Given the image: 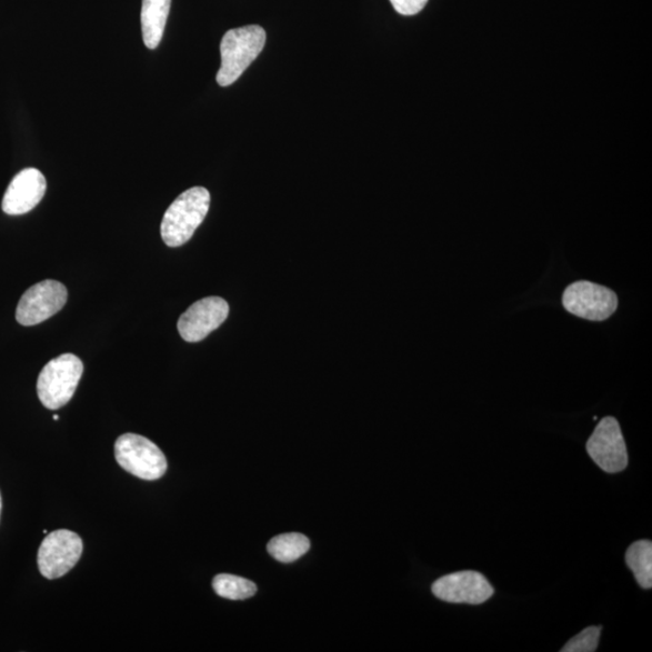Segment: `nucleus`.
Wrapping results in <instances>:
<instances>
[{
  "instance_id": "1",
  "label": "nucleus",
  "mask_w": 652,
  "mask_h": 652,
  "mask_svg": "<svg viewBox=\"0 0 652 652\" xmlns=\"http://www.w3.org/2000/svg\"><path fill=\"white\" fill-rule=\"evenodd\" d=\"M211 193L204 188H191L182 193L165 211L161 235L165 244L177 248L191 240L210 211Z\"/></svg>"
},
{
  "instance_id": "2",
  "label": "nucleus",
  "mask_w": 652,
  "mask_h": 652,
  "mask_svg": "<svg viewBox=\"0 0 652 652\" xmlns=\"http://www.w3.org/2000/svg\"><path fill=\"white\" fill-rule=\"evenodd\" d=\"M267 43V32L257 24L230 30L220 44L221 67L217 74L220 87H230L251 66Z\"/></svg>"
},
{
  "instance_id": "3",
  "label": "nucleus",
  "mask_w": 652,
  "mask_h": 652,
  "mask_svg": "<svg viewBox=\"0 0 652 652\" xmlns=\"http://www.w3.org/2000/svg\"><path fill=\"white\" fill-rule=\"evenodd\" d=\"M84 372V364L71 353L62 354L41 370L38 382V397L49 410H59L73 398Z\"/></svg>"
},
{
  "instance_id": "4",
  "label": "nucleus",
  "mask_w": 652,
  "mask_h": 652,
  "mask_svg": "<svg viewBox=\"0 0 652 652\" xmlns=\"http://www.w3.org/2000/svg\"><path fill=\"white\" fill-rule=\"evenodd\" d=\"M114 451L119 465L142 480H159L168 471V460L163 452L142 435H121L116 442Z\"/></svg>"
},
{
  "instance_id": "5",
  "label": "nucleus",
  "mask_w": 652,
  "mask_h": 652,
  "mask_svg": "<svg viewBox=\"0 0 652 652\" xmlns=\"http://www.w3.org/2000/svg\"><path fill=\"white\" fill-rule=\"evenodd\" d=\"M84 544L71 531L59 530L47 535L38 551V566L41 575L49 580L66 575L79 562Z\"/></svg>"
},
{
  "instance_id": "6",
  "label": "nucleus",
  "mask_w": 652,
  "mask_h": 652,
  "mask_svg": "<svg viewBox=\"0 0 652 652\" xmlns=\"http://www.w3.org/2000/svg\"><path fill=\"white\" fill-rule=\"evenodd\" d=\"M563 307L576 317L602 322L616 311L618 297L613 290L605 287L580 281L565 289Z\"/></svg>"
},
{
  "instance_id": "7",
  "label": "nucleus",
  "mask_w": 652,
  "mask_h": 652,
  "mask_svg": "<svg viewBox=\"0 0 652 652\" xmlns=\"http://www.w3.org/2000/svg\"><path fill=\"white\" fill-rule=\"evenodd\" d=\"M588 452L605 473L616 474L629 465V453L619 422L603 419L588 441Z\"/></svg>"
},
{
  "instance_id": "8",
  "label": "nucleus",
  "mask_w": 652,
  "mask_h": 652,
  "mask_svg": "<svg viewBox=\"0 0 652 652\" xmlns=\"http://www.w3.org/2000/svg\"><path fill=\"white\" fill-rule=\"evenodd\" d=\"M68 299L67 288L52 280L40 282L22 295L17 310V321L33 327L59 313Z\"/></svg>"
},
{
  "instance_id": "9",
  "label": "nucleus",
  "mask_w": 652,
  "mask_h": 652,
  "mask_svg": "<svg viewBox=\"0 0 652 652\" xmlns=\"http://www.w3.org/2000/svg\"><path fill=\"white\" fill-rule=\"evenodd\" d=\"M229 311L224 299L210 297L199 300L180 315L179 334L188 342H200L227 321Z\"/></svg>"
},
{
  "instance_id": "10",
  "label": "nucleus",
  "mask_w": 652,
  "mask_h": 652,
  "mask_svg": "<svg viewBox=\"0 0 652 652\" xmlns=\"http://www.w3.org/2000/svg\"><path fill=\"white\" fill-rule=\"evenodd\" d=\"M432 590L435 596L443 602L474 605L488 602L494 594L490 581L474 571L442 576L434 582Z\"/></svg>"
},
{
  "instance_id": "11",
  "label": "nucleus",
  "mask_w": 652,
  "mask_h": 652,
  "mask_svg": "<svg viewBox=\"0 0 652 652\" xmlns=\"http://www.w3.org/2000/svg\"><path fill=\"white\" fill-rule=\"evenodd\" d=\"M47 179L37 169H26L13 177L6 191L2 208L8 215L29 213L43 200Z\"/></svg>"
},
{
  "instance_id": "12",
  "label": "nucleus",
  "mask_w": 652,
  "mask_h": 652,
  "mask_svg": "<svg viewBox=\"0 0 652 652\" xmlns=\"http://www.w3.org/2000/svg\"><path fill=\"white\" fill-rule=\"evenodd\" d=\"M172 0H143L142 32L148 49H157L162 40L165 23L170 16Z\"/></svg>"
},
{
  "instance_id": "13",
  "label": "nucleus",
  "mask_w": 652,
  "mask_h": 652,
  "mask_svg": "<svg viewBox=\"0 0 652 652\" xmlns=\"http://www.w3.org/2000/svg\"><path fill=\"white\" fill-rule=\"evenodd\" d=\"M626 563L634 578L643 589L652 588V543L650 540H640L633 543L626 552Z\"/></svg>"
},
{
  "instance_id": "14",
  "label": "nucleus",
  "mask_w": 652,
  "mask_h": 652,
  "mask_svg": "<svg viewBox=\"0 0 652 652\" xmlns=\"http://www.w3.org/2000/svg\"><path fill=\"white\" fill-rule=\"evenodd\" d=\"M310 546L308 536L300 533H288L273 538L268 550L274 560L291 563L307 554Z\"/></svg>"
},
{
  "instance_id": "15",
  "label": "nucleus",
  "mask_w": 652,
  "mask_h": 652,
  "mask_svg": "<svg viewBox=\"0 0 652 652\" xmlns=\"http://www.w3.org/2000/svg\"><path fill=\"white\" fill-rule=\"evenodd\" d=\"M213 589L218 595L230 601L251 599L258 591L257 585L251 580L230 574L215 576Z\"/></svg>"
},
{
  "instance_id": "16",
  "label": "nucleus",
  "mask_w": 652,
  "mask_h": 652,
  "mask_svg": "<svg viewBox=\"0 0 652 652\" xmlns=\"http://www.w3.org/2000/svg\"><path fill=\"white\" fill-rule=\"evenodd\" d=\"M602 628H588L572 638L562 652H593L599 648Z\"/></svg>"
},
{
  "instance_id": "17",
  "label": "nucleus",
  "mask_w": 652,
  "mask_h": 652,
  "mask_svg": "<svg viewBox=\"0 0 652 652\" xmlns=\"http://www.w3.org/2000/svg\"><path fill=\"white\" fill-rule=\"evenodd\" d=\"M391 3L400 16L412 17L425 8L428 0H391Z\"/></svg>"
},
{
  "instance_id": "18",
  "label": "nucleus",
  "mask_w": 652,
  "mask_h": 652,
  "mask_svg": "<svg viewBox=\"0 0 652 652\" xmlns=\"http://www.w3.org/2000/svg\"><path fill=\"white\" fill-rule=\"evenodd\" d=\"M2 509H3V501H2V493H0V515H2Z\"/></svg>"
},
{
  "instance_id": "19",
  "label": "nucleus",
  "mask_w": 652,
  "mask_h": 652,
  "mask_svg": "<svg viewBox=\"0 0 652 652\" xmlns=\"http://www.w3.org/2000/svg\"><path fill=\"white\" fill-rule=\"evenodd\" d=\"M59 419H60L59 415H53L54 421H59Z\"/></svg>"
}]
</instances>
